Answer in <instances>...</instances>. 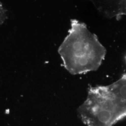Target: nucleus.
Segmentation results:
<instances>
[{"label": "nucleus", "mask_w": 126, "mask_h": 126, "mask_svg": "<svg viewBox=\"0 0 126 126\" xmlns=\"http://www.w3.org/2000/svg\"><path fill=\"white\" fill-rule=\"evenodd\" d=\"M59 53L68 72L78 75L97 70L105 59L106 50L85 24L73 19Z\"/></svg>", "instance_id": "nucleus-1"}, {"label": "nucleus", "mask_w": 126, "mask_h": 126, "mask_svg": "<svg viewBox=\"0 0 126 126\" xmlns=\"http://www.w3.org/2000/svg\"><path fill=\"white\" fill-rule=\"evenodd\" d=\"M77 112L86 126H113L126 117V102L113 94L107 86L91 87Z\"/></svg>", "instance_id": "nucleus-2"}, {"label": "nucleus", "mask_w": 126, "mask_h": 126, "mask_svg": "<svg viewBox=\"0 0 126 126\" xmlns=\"http://www.w3.org/2000/svg\"><path fill=\"white\" fill-rule=\"evenodd\" d=\"M107 86L113 94L126 102V74L113 84Z\"/></svg>", "instance_id": "nucleus-3"}, {"label": "nucleus", "mask_w": 126, "mask_h": 126, "mask_svg": "<svg viewBox=\"0 0 126 126\" xmlns=\"http://www.w3.org/2000/svg\"><path fill=\"white\" fill-rule=\"evenodd\" d=\"M7 16L6 10L3 6L0 3V24L4 22Z\"/></svg>", "instance_id": "nucleus-4"}]
</instances>
